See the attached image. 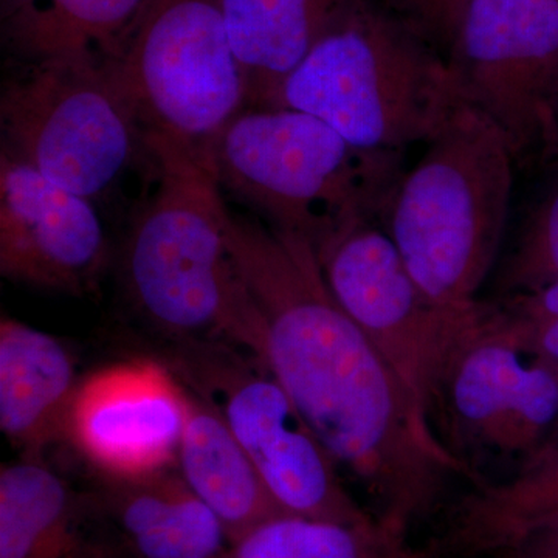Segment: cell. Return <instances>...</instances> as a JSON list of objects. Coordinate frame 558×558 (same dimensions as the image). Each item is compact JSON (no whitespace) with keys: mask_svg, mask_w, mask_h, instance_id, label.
Segmentation results:
<instances>
[{"mask_svg":"<svg viewBox=\"0 0 558 558\" xmlns=\"http://www.w3.org/2000/svg\"><path fill=\"white\" fill-rule=\"evenodd\" d=\"M168 368L226 422L290 515L329 523L377 520L352 498L340 465L277 377L222 341H171Z\"/></svg>","mask_w":558,"mask_h":558,"instance_id":"obj_7","label":"cell"},{"mask_svg":"<svg viewBox=\"0 0 558 558\" xmlns=\"http://www.w3.org/2000/svg\"><path fill=\"white\" fill-rule=\"evenodd\" d=\"M247 89V108H274L282 83L359 0H219Z\"/></svg>","mask_w":558,"mask_h":558,"instance_id":"obj_17","label":"cell"},{"mask_svg":"<svg viewBox=\"0 0 558 558\" xmlns=\"http://www.w3.org/2000/svg\"><path fill=\"white\" fill-rule=\"evenodd\" d=\"M75 360L57 337L3 317L0 323V428L25 458L40 459L68 435L80 388Z\"/></svg>","mask_w":558,"mask_h":558,"instance_id":"obj_15","label":"cell"},{"mask_svg":"<svg viewBox=\"0 0 558 558\" xmlns=\"http://www.w3.org/2000/svg\"><path fill=\"white\" fill-rule=\"evenodd\" d=\"M0 123L3 153L87 201L110 190L145 148L95 54L25 62L3 81Z\"/></svg>","mask_w":558,"mask_h":558,"instance_id":"obj_8","label":"cell"},{"mask_svg":"<svg viewBox=\"0 0 558 558\" xmlns=\"http://www.w3.org/2000/svg\"><path fill=\"white\" fill-rule=\"evenodd\" d=\"M231 258L263 326L259 360L348 470L385 526L409 535L454 481L480 473L440 438L330 292L310 241L223 213Z\"/></svg>","mask_w":558,"mask_h":558,"instance_id":"obj_1","label":"cell"},{"mask_svg":"<svg viewBox=\"0 0 558 558\" xmlns=\"http://www.w3.org/2000/svg\"><path fill=\"white\" fill-rule=\"evenodd\" d=\"M510 317L531 326L558 322V281L495 301Z\"/></svg>","mask_w":558,"mask_h":558,"instance_id":"obj_24","label":"cell"},{"mask_svg":"<svg viewBox=\"0 0 558 558\" xmlns=\"http://www.w3.org/2000/svg\"><path fill=\"white\" fill-rule=\"evenodd\" d=\"M0 2H2V22H7L31 9L36 0H0Z\"/></svg>","mask_w":558,"mask_h":558,"instance_id":"obj_27","label":"cell"},{"mask_svg":"<svg viewBox=\"0 0 558 558\" xmlns=\"http://www.w3.org/2000/svg\"><path fill=\"white\" fill-rule=\"evenodd\" d=\"M150 0H36L3 22L7 47L22 61L95 54L112 60Z\"/></svg>","mask_w":558,"mask_h":558,"instance_id":"obj_20","label":"cell"},{"mask_svg":"<svg viewBox=\"0 0 558 558\" xmlns=\"http://www.w3.org/2000/svg\"><path fill=\"white\" fill-rule=\"evenodd\" d=\"M461 102L444 54L376 0H359L286 78L274 108L317 117L355 148L403 156Z\"/></svg>","mask_w":558,"mask_h":558,"instance_id":"obj_5","label":"cell"},{"mask_svg":"<svg viewBox=\"0 0 558 558\" xmlns=\"http://www.w3.org/2000/svg\"><path fill=\"white\" fill-rule=\"evenodd\" d=\"M105 62L148 150H174L207 168L213 140L247 109L219 0H150Z\"/></svg>","mask_w":558,"mask_h":558,"instance_id":"obj_6","label":"cell"},{"mask_svg":"<svg viewBox=\"0 0 558 558\" xmlns=\"http://www.w3.org/2000/svg\"><path fill=\"white\" fill-rule=\"evenodd\" d=\"M109 558H223L231 542L213 510L170 469L102 478L84 492Z\"/></svg>","mask_w":558,"mask_h":558,"instance_id":"obj_14","label":"cell"},{"mask_svg":"<svg viewBox=\"0 0 558 558\" xmlns=\"http://www.w3.org/2000/svg\"><path fill=\"white\" fill-rule=\"evenodd\" d=\"M392 16L411 28L444 58L451 46L468 10L470 0H376Z\"/></svg>","mask_w":558,"mask_h":558,"instance_id":"obj_23","label":"cell"},{"mask_svg":"<svg viewBox=\"0 0 558 558\" xmlns=\"http://www.w3.org/2000/svg\"><path fill=\"white\" fill-rule=\"evenodd\" d=\"M490 558H558V517L532 529L509 548Z\"/></svg>","mask_w":558,"mask_h":558,"instance_id":"obj_25","label":"cell"},{"mask_svg":"<svg viewBox=\"0 0 558 558\" xmlns=\"http://www.w3.org/2000/svg\"><path fill=\"white\" fill-rule=\"evenodd\" d=\"M317 256L340 306L433 422L451 357L486 318L490 301L449 306L429 299L379 222L343 231Z\"/></svg>","mask_w":558,"mask_h":558,"instance_id":"obj_9","label":"cell"},{"mask_svg":"<svg viewBox=\"0 0 558 558\" xmlns=\"http://www.w3.org/2000/svg\"><path fill=\"white\" fill-rule=\"evenodd\" d=\"M558 281V183L535 205L498 267V299Z\"/></svg>","mask_w":558,"mask_h":558,"instance_id":"obj_22","label":"cell"},{"mask_svg":"<svg viewBox=\"0 0 558 558\" xmlns=\"http://www.w3.org/2000/svg\"><path fill=\"white\" fill-rule=\"evenodd\" d=\"M223 558H436L418 549L409 535L381 524L329 523L281 517L250 532Z\"/></svg>","mask_w":558,"mask_h":558,"instance_id":"obj_21","label":"cell"},{"mask_svg":"<svg viewBox=\"0 0 558 558\" xmlns=\"http://www.w3.org/2000/svg\"><path fill=\"white\" fill-rule=\"evenodd\" d=\"M402 160L355 148L310 113L247 108L213 140L207 170L220 191L317 252L359 223H380Z\"/></svg>","mask_w":558,"mask_h":558,"instance_id":"obj_4","label":"cell"},{"mask_svg":"<svg viewBox=\"0 0 558 558\" xmlns=\"http://www.w3.org/2000/svg\"><path fill=\"white\" fill-rule=\"evenodd\" d=\"M149 154L159 175L156 190L123 247L132 304L171 341H222L259 359L263 326L227 245L222 191L185 154Z\"/></svg>","mask_w":558,"mask_h":558,"instance_id":"obj_2","label":"cell"},{"mask_svg":"<svg viewBox=\"0 0 558 558\" xmlns=\"http://www.w3.org/2000/svg\"><path fill=\"white\" fill-rule=\"evenodd\" d=\"M185 389L180 476L218 517L231 545L271 520L289 517L218 411Z\"/></svg>","mask_w":558,"mask_h":558,"instance_id":"obj_19","label":"cell"},{"mask_svg":"<svg viewBox=\"0 0 558 558\" xmlns=\"http://www.w3.org/2000/svg\"><path fill=\"white\" fill-rule=\"evenodd\" d=\"M0 558H109L78 494L44 464L24 458L0 472Z\"/></svg>","mask_w":558,"mask_h":558,"instance_id":"obj_18","label":"cell"},{"mask_svg":"<svg viewBox=\"0 0 558 558\" xmlns=\"http://www.w3.org/2000/svg\"><path fill=\"white\" fill-rule=\"evenodd\" d=\"M558 517V440L502 478H481L451 506L429 550L436 558H490Z\"/></svg>","mask_w":558,"mask_h":558,"instance_id":"obj_16","label":"cell"},{"mask_svg":"<svg viewBox=\"0 0 558 558\" xmlns=\"http://www.w3.org/2000/svg\"><path fill=\"white\" fill-rule=\"evenodd\" d=\"M513 319L519 325L524 348L535 357L558 366V322L543 326H531L527 323L520 322V319Z\"/></svg>","mask_w":558,"mask_h":558,"instance_id":"obj_26","label":"cell"},{"mask_svg":"<svg viewBox=\"0 0 558 558\" xmlns=\"http://www.w3.org/2000/svg\"><path fill=\"white\" fill-rule=\"evenodd\" d=\"M515 167L502 132L461 102L400 175L380 227L429 299L480 300L505 240Z\"/></svg>","mask_w":558,"mask_h":558,"instance_id":"obj_3","label":"cell"},{"mask_svg":"<svg viewBox=\"0 0 558 558\" xmlns=\"http://www.w3.org/2000/svg\"><path fill=\"white\" fill-rule=\"evenodd\" d=\"M186 389L168 366L119 363L81 381L68 438L102 478H140L178 459Z\"/></svg>","mask_w":558,"mask_h":558,"instance_id":"obj_13","label":"cell"},{"mask_svg":"<svg viewBox=\"0 0 558 558\" xmlns=\"http://www.w3.org/2000/svg\"><path fill=\"white\" fill-rule=\"evenodd\" d=\"M549 440H558V424H557L556 432H554L553 438H550ZM549 440H548V442H549Z\"/></svg>","mask_w":558,"mask_h":558,"instance_id":"obj_28","label":"cell"},{"mask_svg":"<svg viewBox=\"0 0 558 558\" xmlns=\"http://www.w3.org/2000/svg\"><path fill=\"white\" fill-rule=\"evenodd\" d=\"M433 424L475 472L481 458L519 464L556 432L558 366L524 348L515 319L494 301L451 357Z\"/></svg>","mask_w":558,"mask_h":558,"instance_id":"obj_11","label":"cell"},{"mask_svg":"<svg viewBox=\"0 0 558 558\" xmlns=\"http://www.w3.org/2000/svg\"><path fill=\"white\" fill-rule=\"evenodd\" d=\"M109 244L92 201L10 154L0 156V274L83 296L100 284Z\"/></svg>","mask_w":558,"mask_h":558,"instance_id":"obj_12","label":"cell"},{"mask_svg":"<svg viewBox=\"0 0 558 558\" xmlns=\"http://www.w3.org/2000/svg\"><path fill=\"white\" fill-rule=\"evenodd\" d=\"M447 64L517 163L558 157V0H470Z\"/></svg>","mask_w":558,"mask_h":558,"instance_id":"obj_10","label":"cell"}]
</instances>
